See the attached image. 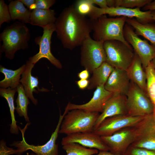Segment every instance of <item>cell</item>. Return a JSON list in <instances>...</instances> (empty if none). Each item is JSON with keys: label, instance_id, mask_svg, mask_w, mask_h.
Masks as SVG:
<instances>
[{"label": "cell", "instance_id": "4316f807", "mask_svg": "<svg viewBox=\"0 0 155 155\" xmlns=\"http://www.w3.org/2000/svg\"><path fill=\"white\" fill-rule=\"evenodd\" d=\"M18 95L16 100L15 110L20 117H24L26 122H29L28 115V106L30 103L23 86L20 83L17 88Z\"/></svg>", "mask_w": 155, "mask_h": 155}, {"label": "cell", "instance_id": "52a82bcc", "mask_svg": "<svg viewBox=\"0 0 155 155\" xmlns=\"http://www.w3.org/2000/svg\"><path fill=\"white\" fill-rule=\"evenodd\" d=\"M68 111L65 109L63 114L61 115L60 113L59 120L54 131L52 133L49 140L42 145L35 146L28 144L26 141L24 136V132L27 128L26 125L23 130L20 128L22 135L21 141L14 142L11 146L17 148L19 152L18 155H20L28 150H31L37 155H59L58 145L56 141L59 133L61 125L65 115Z\"/></svg>", "mask_w": 155, "mask_h": 155}, {"label": "cell", "instance_id": "ee69618b", "mask_svg": "<svg viewBox=\"0 0 155 155\" xmlns=\"http://www.w3.org/2000/svg\"><path fill=\"white\" fill-rule=\"evenodd\" d=\"M151 62L152 63L153 66L155 69V58H154L153 60Z\"/></svg>", "mask_w": 155, "mask_h": 155}, {"label": "cell", "instance_id": "9a60e30c", "mask_svg": "<svg viewBox=\"0 0 155 155\" xmlns=\"http://www.w3.org/2000/svg\"><path fill=\"white\" fill-rule=\"evenodd\" d=\"M127 101L126 96L119 93L113 94L106 102L102 112L98 117L94 130L107 118L128 114Z\"/></svg>", "mask_w": 155, "mask_h": 155}, {"label": "cell", "instance_id": "5b68a950", "mask_svg": "<svg viewBox=\"0 0 155 155\" xmlns=\"http://www.w3.org/2000/svg\"><path fill=\"white\" fill-rule=\"evenodd\" d=\"M103 46L106 62L114 68L126 70L134 57L135 52L132 46L115 40L104 42Z\"/></svg>", "mask_w": 155, "mask_h": 155}, {"label": "cell", "instance_id": "e0dca14e", "mask_svg": "<svg viewBox=\"0 0 155 155\" xmlns=\"http://www.w3.org/2000/svg\"><path fill=\"white\" fill-rule=\"evenodd\" d=\"M113 94L107 90L104 86H100L96 88L92 98L88 102L82 104H76L69 102L65 108L69 111L79 109L101 113L106 102Z\"/></svg>", "mask_w": 155, "mask_h": 155}, {"label": "cell", "instance_id": "4fadbf2b", "mask_svg": "<svg viewBox=\"0 0 155 155\" xmlns=\"http://www.w3.org/2000/svg\"><path fill=\"white\" fill-rule=\"evenodd\" d=\"M42 28L43 31L42 36H38L34 39L36 44L39 46V52L30 57L28 60L35 65L41 59L45 58L56 67L61 69L62 68V64L53 55L51 50V37L56 30L55 23L48 25Z\"/></svg>", "mask_w": 155, "mask_h": 155}, {"label": "cell", "instance_id": "e575fe53", "mask_svg": "<svg viewBox=\"0 0 155 155\" xmlns=\"http://www.w3.org/2000/svg\"><path fill=\"white\" fill-rule=\"evenodd\" d=\"M56 3L55 0H36V9H49Z\"/></svg>", "mask_w": 155, "mask_h": 155}, {"label": "cell", "instance_id": "9c48e42d", "mask_svg": "<svg viewBox=\"0 0 155 155\" xmlns=\"http://www.w3.org/2000/svg\"><path fill=\"white\" fill-rule=\"evenodd\" d=\"M134 127V138L130 146L155 152V118L153 113L145 116Z\"/></svg>", "mask_w": 155, "mask_h": 155}, {"label": "cell", "instance_id": "3957f363", "mask_svg": "<svg viewBox=\"0 0 155 155\" xmlns=\"http://www.w3.org/2000/svg\"><path fill=\"white\" fill-rule=\"evenodd\" d=\"M127 18L124 16L108 18L104 15L92 20L93 39L103 42L109 40H117L131 46L123 35L124 28Z\"/></svg>", "mask_w": 155, "mask_h": 155}, {"label": "cell", "instance_id": "ac0fdd59", "mask_svg": "<svg viewBox=\"0 0 155 155\" xmlns=\"http://www.w3.org/2000/svg\"><path fill=\"white\" fill-rule=\"evenodd\" d=\"M131 80L125 70L114 68L104 86L108 91L127 96Z\"/></svg>", "mask_w": 155, "mask_h": 155}, {"label": "cell", "instance_id": "ab89813d", "mask_svg": "<svg viewBox=\"0 0 155 155\" xmlns=\"http://www.w3.org/2000/svg\"><path fill=\"white\" fill-rule=\"evenodd\" d=\"M24 5L26 6L28 9L33 4L35 3L36 0H20Z\"/></svg>", "mask_w": 155, "mask_h": 155}, {"label": "cell", "instance_id": "6da1fadb", "mask_svg": "<svg viewBox=\"0 0 155 155\" xmlns=\"http://www.w3.org/2000/svg\"><path fill=\"white\" fill-rule=\"evenodd\" d=\"M55 24L57 37L64 48L70 50L81 46L92 32V20L78 13L73 5L63 9Z\"/></svg>", "mask_w": 155, "mask_h": 155}, {"label": "cell", "instance_id": "f6af8a7d", "mask_svg": "<svg viewBox=\"0 0 155 155\" xmlns=\"http://www.w3.org/2000/svg\"><path fill=\"white\" fill-rule=\"evenodd\" d=\"M27 155H37L34 152L33 153H31L29 154H28Z\"/></svg>", "mask_w": 155, "mask_h": 155}, {"label": "cell", "instance_id": "1f68e13d", "mask_svg": "<svg viewBox=\"0 0 155 155\" xmlns=\"http://www.w3.org/2000/svg\"><path fill=\"white\" fill-rule=\"evenodd\" d=\"M11 19L8 9V5L3 0H0V28L4 23H9Z\"/></svg>", "mask_w": 155, "mask_h": 155}, {"label": "cell", "instance_id": "ffe728a7", "mask_svg": "<svg viewBox=\"0 0 155 155\" xmlns=\"http://www.w3.org/2000/svg\"><path fill=\"white\" fill-rule=\"evenodd\" d=\"M126 71L131 81L136 84L148 96L146 73L140 58L135 52L133 59Z\"/></svg>", "mask_w": 155, "mask_h": 155}, {"label": "cell", "instance_id": "f1b7e54d", "mask_svg": "<svg viewBox=\"0 0 155 155\" xmlns=\"http://www.w3.org/2000/svg\"><path fill=\"white\" fill-rule=\"evenodd\" d=\"M144 70L146 75L148 96L155 108V69L151 62Z\"/></svg>", "mask_w": 155, "mask_h": 155}, {"label": "cell", "instance_id": "d6a6232c", "mask_svg": "<svg viewBox=\"0 0 155 155\" xmlns=\"http://www.w3.org/2000/svg\"><path fill=\"white\" fill-rule=\"evenodd\" d=\"M124 155H155V152L144 148L130 146Z\"/></svg>", "mask_w": 155, "mask_h": 155}, {"label": "cell", "instance_id": "7bdbcfd3", "mask_svg": "<svg viewBox=\"0 0 155 155\" xmlns=\"http://www.w3.org/2000/svg\"><path fill=\"white\" fill-rule=\"evenodd\" d=\"M152 15L153 20L155 21V10L152 11Z\"/></svg>", "mask_w": 155, "mask_h": 155}, {"label": "cell", "instance_id": "2e32d148", "mask_svg": "<svg viewBox=\"0 0 155 155\" xmlns=\"http://www.w3.org/2000/svg\"><path fill=\"white\" fill-rule=\"evenodd\" d=\"M69 143H77L85 147L100 151H109L101 137L93 132L74 133L67 135L63 138L61 142L62 145Z\"/></svg>", "mask_w": 155, "mask_h": 155}, {"label": "cell", "instance_id": "4dcf8cb0", "mask_svg": "<svg viewBox=\"0 0 155 155\" xmlns=\"http://www.w3.org/2000/svg\"><path fill=\"white\" fill-rule=\"evenodd\" d=\"M94 6L91 0H78L74 5L77 12L85 16H88L91 13Z\"/></svg>", "mask_w": 155, "mask_h": 155}, {"label": "cell", "instance_id": "484cf974", "mask_svg": "<svg viewBox=\"0 0 155 155\" xmlns=\"http://www.w3.org/2000/svg\"><path fill=\"white\" fill-rule=\"evenodd\" d=\"M9 88L7 89L0 88V95L6 100L9 108L11 123L10 125V131L12 134H17L19 133V127L17 125L15 119L14 104V96L17 92V89Z\"/></svg>", "mask_w": 155, "mask_h": 155}, {"label": "cell", "instance_id": "7402d4cb", "mask_svg": "<svg viewBox=\"0 0 155 155\" xmlns=\"http://www.w3.org/2000/svg\"><path fill=\"white\" fill-rule=\"evenodd\" d=\"M26 67V64H25L18 69L13 70L7 69L1 65L0 71L4 75L5 78L0 82V88H17L20 83L21 75L24 71Z\"/></svg>", "mask_w": 155, "mask_h": 155}, {"label": "cell", "instance_id": "44dd1931", "mask_svg": "<svg viewBox=\"0 0 155 155\" xmlns=\"http://www.w3.org/2000/svg\"><path fill=\"white\" fill-rule=\"evenodd\" d=\"M114 68L105 61L94 69L89 80L88 89L92 90L100 86H104Z\"/></svg>", "mask_w": 155, "mask_h": 155}, {"label": "cell", "instance_id": "7a4b0ae2", "mask_svg": "<svg viewBox=\"0 0 155 155\" xmlns=\"http://www.w3.org/2000/svg\"><path fill=\"white\" fill-rule=\"evenodd\" d=\"M30 38L29 29L25 23L15 22L6 27L0 34V40L3 42L0 52L5 53V57L13 59L18 51L28 48Z\"/></svg>", "mask_w": 155, "mask_h": 155}, {"label": "cell", "instance_id": "d6986e66", "mask_svg": "<svg viewBox=\"0 0 155 155\" xmlns=\"http://www.w3.org/2000/svg\"><path fill=\"white\" fill-rule=\"evenodd\" d=\"M26 68L22 75L20 82L23 86L28 98L34 105H36L38 103V100L34 97L33 92L38 93L39 92H46L49 90L44 88L40 89L38 86V78L32 75V69L35 65L29 60L26 61Z\"/></svg>", "mask_w": 155, "mask_h": 155}, {"label": "cell", "instance_id": "d590c367", "mask_svg": "<svg viewBox=\"0 0 155 155\" xmlns=\"http://www.w3.org/2000/svg\"><path fill=\"white\" fill-rule=\"evenodd\" d=\"M79 88L81 90L87 88L89 86V81L88 80H80L76 82Z\"/></svg>", "mask_w": 155, "mask_h": 155}, {"label": "cell", "instance_id": "8d00e7d4", "mask_svg": "<svg viewBox=\"0 0 155 155\" xmlns=\"http://www.w3.org/2000/svg\"><path fill=\"white\" fill-rule=\"evenodd\" d=\"M93 4H95L102 9L108 7L107 5L106 0H91Z\"/></svg>", "mask_w": 155, "mask_h": 155}, {"label": "cell", "instance_id": "b9f144b4", "mask_svg": "<svg viewBox=\"0 0 155 155\" xmlns=\"http://www.w3.org/2000/svg\"><path fill=\"white\" fill-rule=\"evenodd\" d=\"M107 5L108 7H115V0H106Z\"/></svg>", "mask_w": 155, "mask_h": 155}, {"label": "cell", "instance_id": "cb8c5ba5", "mask_svg": "<svg viewBox=\"0 0 155 155\" xmlns=\"http://www.w3.org/2000/svg\"><path fill=\"white\" fill-rule=\"evenodd\" d=\"M55 15L53 9H36L31 11L30 24L42 28L48 25L55 24L57 18Z\"/></svg>", "mask_w": 155, "mask_h": 155}, {"label": "cell", "instance_id": "836d02e7", "mask_svg": "<svg viewBox=\"0 0 155 155\" xmlns=\"http://www.w3.org/2000/svg\"><path fill=\"white\" fill-rule=\"evenodd\" d=\"M19 152L17 150L9 148L6 145V142L3 140L0 142V155H10L13 154L18 155Z\"/></svg>", "mask_w": 155, "mask_h": 155}, {"label": "cell", "instance_id": "ba28073f", "mask_svg": "<svg viewBox=\"0 0 155 155\" xmlns=\"http://www.w3.org/2000/svg\"><path fill=\"white\" fill-rule=\"evenodd\" d=\"M126 96L128 114L138 117L145 116L153 113L154 106L148 96L131 81Z\"/></svg>", "mask_w": 155, "mask_h": 155}, {"label": "cell", "instance_id": "d4e9b609", "mask_svg": "<svg viewBox=\"0 0 155 155\" xmlns=\"http://www.w3.org/2000/svg\"><path fill=\"white\" fill-rule=\"evenodd\" d=\"M8 7L12 20L30 24L32 11L26 8L20 0L11 1Z\"/></svg>", "mask_w": 155, "mask_h": 155}, {"label": "cell", "instance_id": "7c38bea8", "mask_svg": "<svg viewBox=\"0 0 155 155\" xmlns=\"http://www.w3.org/2000/svg\"><path fill=\"white\" fill-rule=\"evenodd\" d=\"M144 116L127 114L110 117L103 120L93 132L100 137L110 135L123 128L135 127Z\"/></svg>", "mask_w": 155, "mask_h": 155}, {"label": "cell", "instance_id": "83f0119b", "mask_svg": "<svg viewBox=\"0 0 155 155\" xmlns=\"http://www.w3.org/2000/svg\"><path fill=\"white\" fill-rule=\"evenodd\" d=\"M62 146L66 155H93L98 153L97 149L87 148L76 143H67Z\"/></svg>", "mask_w": 155, "mask_h": 155}, {"label": "cell", "instance_id": "5bb4252c", "mask_svg": "<svg viewBox=\"0 0 155 155\" xmlns=\"http://www.w3.org/2000/svg\"><path fill=\"white\" fill-rule=\"evenodd\" d=\"M135 131L134 127H125L111 135L101 137L109 151L115 154L124 155L133 141Z\"/></svg>", "mask_w": 155, "mask_h": 155}, {"label": "cell", "instance_id": "277c9868", "mask_svg": "<svg viewBox=\"0 0 155 155\" xmlns=\"http://www.w3.org/2000/svg\"><path fill=\"white\" fill-rule=\"evenodd\" d=\"M70 111L64 116L59 133L67 135L94 131L95 123L100 115L99 112L79 109Z\"/></svg>", "mask_w": 155, "mask_h": 155}, {"label": "cell", "instance_id": "30bf717a", "mask_svg": "<svg viewBox=\"0 0 155 155\" xmlns=\"http://www.w3.org/2000/svg\"><path fill=\"white\" fill-rule=\"evenodd\" d=\"M123 35L126 40L140 58L144 70L155 58V46L149 44L147 40L141 39L134 29L127 23L124 26Z\"/></svg>", "mask_w": 155, "mask_h": 155}, {"label": "cell", "instance_id": "8fae6325", "mask_svg": "<svg viewBox=\"0 0 155 155\" xmlns=\"http://www.w3.org/2000/svg\"><path fill=\"white\" fill-rule=\"evenodd\" d=\"M152 11H142L138 8L131 9L118 7L102 9L94 5L91 13L88 16L92 20L106 14L111 16H124L129 18H135L140 22L145 24L151 23L154 21Z\"/></svg>", "mask_w": 155, "mask_h": 155}, {"label": "cell", "instance_id": "f35d334b", "mask_svg": "<svg viewBox=\"0 0 155 155\" xmlns=\"http://www.w3.org/2000/svg\"><path fill=\"white\" fill-rule=\"evenodd\" d=\"M143 9L148 11H154L155 10V0L152 1L147 4L143 7Z\"/></svg>", "mask_w": 155, "mask_h": 155}, {"label": "cell", "instance_id": "74e56055", "mask_svg": "<svg viewBox=\"0 0 155 155\" xmlns=\"http://www.w3.org/2000/svg\"><path fill=\"white\" fill-rule=\"evenodd\" d=\"M90 72L87 69H85L78 74V76L80 80H88L90 76Z\"/></svg>", "mask_w": 155, "mask_h": 155}, {"label": "cell", "instance_id": "f546056e", "mask_svg": "<svg viewBox=\"0 0 155 155\" xmlns=\"http://www.w3.org/2000/svg\"><path fill=\"white\" fill-rule=\"evenodd\" d=\"M151 0H115V7L128 8H140L151 2Z\"/></svg>", "mask_w": 155, "mask_h": 155}, {"label": "cell", "instance_id": "60d3db41", "mask_svg": "<svg viewBox=\"0 0 155 155\" xmlns=\"http://www.w3.org/2000/svg\"><path fill=\"white\" fill-rule=\"evenodd\" d=\"M95 155H121L113 154L109 151H100L99 152Z\"/></svg>", "mask_w": 155, "mask_h": 155}, {"label": "cell", "instance_id": "603a6c76", "mask_svg": "<svg viewBox=\"0 0 155 155\" xmlns=\"http://www.w3.org/2000/svg\"><path fill=\"white\" fill-rule=\"evenodd\" d=\"M126 23L135 30L138 35H141L149 40L155 46V24L151 23L143 24L136 19L127 18Z\"/></svg>", "mask_w": 155, "mask_h": 155}, {"label": "cell", "instance_id": "8992f818", "mask_svg": "<svg viewBox=\"0 0 155 155\" xmlns=\"http://www.w3.org/2000/svg\"><path fill=\"white\" fill-rule=\"evenodd\" d=\"M103 43L94 40L90 36L81 46V65L90 73H92L94 69L106 61Z\"/></svg>", "mask_w": 155, "mask_h": 155}]
</instances>
